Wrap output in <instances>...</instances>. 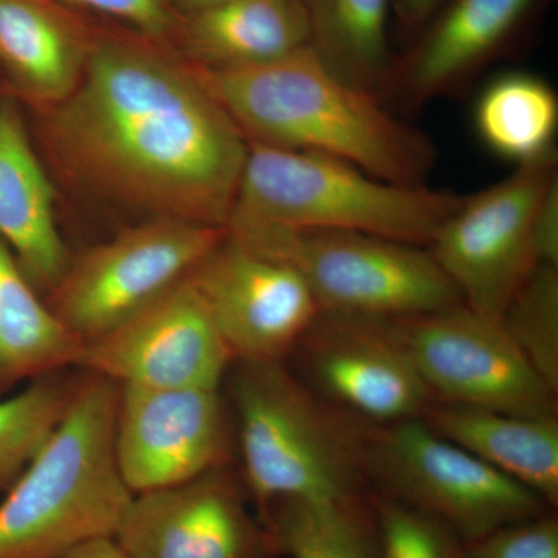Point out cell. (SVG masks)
Segmentation results:
<instances>
[{
    "mask_svg": "<svg viewBox=\"0 0 558 558\" xmlns=\"http://www.w3.org/2000/svg\"><path fill=\"white\" fill-rule=\"evenodd\" d=\"M299 344L315 384L359 416L391 425L428 409L433 395L395 319L319 312Z\"/></svg>",
    "mask_w": 558,
    "mask_h": 558,
    "instance_id": "obj_14",
    "label": "cell"
},
{
    "mask_svg": "<svg viewBox=\"0 0 558 558\" xmlns=\"http://www.w3.org/2000/svg\"><path fill=\"white\" fill-rule=\"evenodd\" d=\"M392 0H310V47L339 78L384 94L396 60L389 50Z\"/></svg>",
    "mask_w": 558,
    "mask_h": 558,
    "instance_id": "obj_22",
    "label": "cell"
},
{
    "mask_svg": "<svg viewBox=\"0 0 558 558\" xmlns=\"http://www.w3.org/2000/svg\"><path fill=\"white\" fill-rule=\"evenodd\" d=\"M245 138L323 154L398 185H427L438 148L373 92L333 75L310 46L247 68L191 65Z\"/></svg>",
    "mask_w": 558,
    "mask_h": 558,
    "instance_id": "obj_2",
    "label": "cell"
},
{
    "mask_svg": "<svg viewBox=\"0 0 558 558\" xmlns=\"http://www.w3.org/2000/svg\"><path fill=\"white\" fill-rule=\"evenodd\" d=\"M227 230L153 218L70 260L51 310L81 341L97 339L191 277Z\"/></svg>",
    "mask_w": 558,
    "mask_h": 558,
    "instance_id": "obj_8",
    "label": "cell"
},
{
    "mask_svg": "<svg viewBox=\"0 0 558 558\" xmlns=\"http://www.w3.org/2000/svg\"><path fill=\"white\" fill-rule=\"evenodd\" d=\"M395 322L432 395L473 409L556 416L557 396L532 369L501 322L462 303Z\"/></svg>",
    "mask_w": 558,
    "mask_h": 558,
    "instance_id": "obj_10",
    "label": "cell"
},
{
    "mask_svg": "<svg viewBox=\"0 0 558 558\" xmlns=\"http://www.w3.org/2000/svg\"><path fill=\"white\" fill-rule=\"evenodd\" d=\"M462 558H558V521L543 513L497 529L464 545Z\"/></svg>",
    "mask_w": 558,
    "mask_h": 558,
    "instance_id": "obj_29",
    "label": "cell"
},
{
    "mask_svg": "<svg viewBox=\"0 0 558 558\" xmlns=\"http://www.w3.org/2000/svg\"><path fill=\"white\" fill-rule=\"evenodd\" d=\"M427 424L444 438L537 494L546 505H557L556 416H519L446 403L427 409Z\"/></svg>",
    "mask_w": 558,
    "mask_h": 558,
    "instance_id": "obj_20",
    "label": "cell"
},
{
    "mask_svg": "<svg viewBox=\"0 0 558 558\" xmlns=\"http://www.w3.org/2000/svg\"><path fill=\"white\" fill-rule=\"evenodd\" d=\"M473 123L484 146L515 165L553 153L558 128V98L537 75L512 72L481 92Z\"/></svg>",
    "mask_w": 558,
    "mask_h": 558,
    "instance_id": "obj_23",
    "label": "cell"
},
{
    "mask_svg": "<svg viewBox=\"0 0 558 558\" xmlns=\"http://www.w3.org/2000/svg\"><path fill=\"white\" fill-rule=\"evenodd\" d=\"M231 238L292 266L322 312L405 319L462 303L421 245L330 230H267Z\"/></svg>",
    "mask_w": 558,
    "mask_h": 558,
    "instance_id": "obj_6",
    "label": "cell"
},
{
    "mask_svg": "<svg viewBox=\"0 0 558 558\" xmlns=\"http://www.w3.org/2000/svg\"><path fill=\"white\" fill-rule=\"evenodd\" d=\"M501 325L553 395L558 392V267L537 266L510 300Z\"/></svg>",
    "mask_w": 558,
    "mask_h": 558,
    "instance_id": "obj_26",
    "label": "cell"
},
{
    "mask_svg": "<svg viewBox=\"0 0 558 558\" xmlns=\"http://www.w3.org/2000/svg\"><path fill=\"white\" fill-rule=\"evenodd\" d=\"M446 0H392V11L398 17L400 27L407 32H417L428 24L438 13Z\"/></svg>",
    "mask_w": 558,
    "mask_h": 558,
    "instance_id": "obj_31",
    "label": "cell"
},
{
    "mask_svg": "<svg viewBox=\"0 0 558 558\" xmlns=\"http://www.w3.org/2000/svg\"><path fill=\"white\" fill-rule=\"evenodd\" d=\"M119 385L86 373L49 442L0 497V558H61L113 538L134 494L113 449Z\"/></svg>",
    "mask_w": 558,
    "mask_h": 558,
    "instance_id": "obj_3",
    "label": "cell"
},
{
    "mask_svg": "<svg viewBox=\"0 0 558 558\" xmlns=\"http://www.w3.org/2000/svg\"><path fill=\"white\" fill-rule=\"evenodd\" d=\"M532 247L537 266L558 267V178L539 201L532 227Z\"/></svg>",
    "mask_w": 558,
    "mask_h": 558,
    "instance_id": "obj_30",
    "label": "cell"
},
{
    "mask_svg": "<svg viewBox=\"0 0 558 558\" xmlns=\"http://www.w3.org/2000/svg\"><path fill=\"white\" fill-rule=\"evenodd\" d=\"M277 553L290 558H379L377 531L359 499H282L267 509Z\"/></svg>",
    "mask_w": 558,
    "mask_h": 558,
    "instance_id": "obj_24",
    "label": "cell"
},
{
    "mask_svg": "<svg viewBox=\"0 0 558 558\" xmlns=\"http://www.w3.org/2000/svg\"><path fill=\"white\" fill-rule=\"evenodd\" d=\"M537 0H453L395 69L381 100L411 112L475 78L519 32Z\"/></svg>",
    "mask_w": 558,
    "mask_h": 558,
    "instance_id": "obj_16",
    "label": "cell"
},
{
    "mask_svg": "<svg viewBox=\"0 0 558 558\" xmlns=\"http://www.w3.org/2000/svg\"><path fill=\"white\" fill-rule=\"evenodd\" d=\"M222 2H226V0H170L172 9L175 10L179 16L209 9V7L219 5Z\"/></svg>",
    "mask_w": 558,
    "mask_h": 558,
    "instance_id": "obj_33",
    "label": "cell"
},
{
    "mask_svg": "<svg viewBox=\"0 0 558 558\" xmlns=\"http://www.w3.org/2000/svg\"><path fill=\"white\" fill-rule=\"evenodd\" d=\"M556 178V150L517 165L501 182L462 196L436 231L429 255L470 310L501 322L510 300L537 267L532 227L539 201Z\"/></svg>",
    "mask_w": 558,
    "mask_h": 558,
    "instance_id": "obj_9",
    "label": "cell"
},
{
    "mask_svg": "<svg viewBox=\"0 0 558 558\" xmlns=\"http://www.w3.org/2000/svg\"><path fill=\"white\" fill-rule=\"evenodd\" d=\"M3 94H2V87H0V101H2Z\"/></svg>",
    "mask_w": 558,
    "mask_h": 558,
    "instance_id": "obj_34",
    "label": "cell"
},
{
    "mask_svg": "<svg viewBox=\"0 0 558 558\" xmlns=\"http://www.w3.org/2000/svg\"><path fill=\"white\" fill-rule=\"evenodd\" d=\"M61 7L78 14H98L126 28L132 36L165 44L174 38L179 25V14L170 0H53Z\"/></svg>",
    "mask_w": 558,
    "mask_h": 558,
    "instance_id": "obj_28",
    "label": "cell"
},
{
    "mask_svg": "<svg viewBox=\"0 0 558 558\" xmlns=\"http://www.w3.org/2000/svg\"><path fill=\"white\" fill-rule=\"evenodd\" d=\"M54 191L16 100L0 101V240L33 284L54 289L70 266Z\"/></svg>",
    "mask_w": 558,
    "mask_h": 558,
    "instance_id": "obj_18",
    "label": "cell"
},
{
    "mask_svg": "<svg viewBox=\"0 0 558 558\" xmlns=\"http://www.w3.org/2000/svg\"><path fill=\"white\" fill-rule=\"evenodd\" d=\"M190 278L240 362H281L322 312L299 271L229 234Z\"/></svg>",
    "mask_w": 558,
    "mask_h": 558,
    "instance_id": "obj_13",
    "label": "cell"
},
{
    "mask_svg": "<svg viewBox=\"0 0 558 558\" xmlns=\"http://www.w3.org/2000/svg\"><path fill=\"white\" fill-rule=\"evenodd\" d=\"M43 131L65 170L102 196L226 229L248 140L159 44L94 31L78 86L46 110Z\"/></svg>",
    "mask_w": 558,
    "mask_h": 558,
    "instance_id": "obj_1",
    "label": "cell"
},
{
    "mask_svg": "<svg viewBox=\"0 0 558 558\" xmlns=\"http://www.w3.org/2000/svg\"><path fill=\"white\" fill-rule=\"evenodd\" d=\"M128 558H270L269 529L253 519L222 469L132 497L116 534Z\"/></svg>",
    "mask_w": 558,
    "mask_h": 558,
    "instance_id": "obj_15",
    "label": "cell"
},
{
    "mask_svg": "<svg viewBox=\"0 0 558 558\" xmlns=\"http://www.w3.org/2000/svg\"><path fill=\"white\" fill-rule=\"evenodd\" d=\"M362 457L391 498L438 520L464 545L545 513L537 494L417 417L377 432Z\"/></svg>",
    "mask_w": 558,
    "mask_h": 558,
    "instance_id": "obj_7",
    "label": "cell"
},
{
    "mask_svg": "<svg viewBox=\"0 0 558 558\" xmlns=\"http://www.w3.org/2000/svg\"><path fill=\"white\" fill-rule=\"evenodd\" d=\"M113 449L134 495L222 469L230 442L219 389L119 385Z\"/></svg>",
    "mask_w": 558,
    "mask_h": 558,
    "instance_id": "obj_12",
    "label": "cell"
},
{
    "mask_svg": "<svg viewBox=\"0 0 558 558\" xmlns=\"http://www.w3.org/2000/svg\"><path fill=\"white\" fill-rule=\"evenodd\" d=\"M94 31L53 0H0L3 97L49 110L78 86Z\"/></svg>",
    "mask_w": 558,
    "mask_h": 558,
    "instance_id": "obj_17",
    "label": "cell"
},
{
    "mask_svg": "<svg viewBox=\"0 0 558 558\" xmlns=\"http://www.w3.org/2000/svg\"><path fill=\"white\" fill-rule=\"evenodd\" d=\"M73 388L75 381L57 373L0 398V497L49 442L68 411Z\"/></svg>",
    "mask_w": 558,
    "mask_h": 558,
    "instance_id": "obj_25",
    "label": "cell"
},
{
    "mask_svg": "<svg viewBox=\"0 0 558 558\" xmlns=\"http://www.w3.org/2000/svg\"><path fill=\"white\" fill-rule=\"evenodd\" d=\"M38 290L0 240V398L78 362L83 343Z\"/></svg>",
    "mask_w": 558,
    "mask_h": 558,
    "instance_id": "obj_21",
    "label": "cell"
},
{
    "mask_svg": "<svg viewBox=\"0 0 558 558\" xmlns=\"http://www.w3.org/2000/svg\"><path fill=\"white\" fill-rule=\"evenodd\" d=\"M174 38L196 68L264 64L310 46V0H226L179 16Z\"/></svg>",
    "mask_w": 558,
    "mask_h": 558,
    "instance_id": "obj_19",
    "label": "cell"
},
{
    "mask_svg": "<svg viewBox=\"0 0 558 558\" xmlns=\"http://www.w3.org/2000/svg\"><path fill=\"white\" fill-rule=\"evenodd\" d=\"M229 347L191 278L97 339L81 344L76 368L117 385L219 389Z\"/></svg>",
    "mask_w": 558,
    "mask_h": 558,
    "instance_id": "obj_11",
    "label": "cell"
},
{
    "mask_svg": "<svg viewBox=\"0 0 558 558\" xmlns=\"http://www.w3.org/2000/svg\"><path fill=\"white\" fill-rule=\"evenodd\" d=\"M379 558H462L464 543L438 520L395 498L376 502Z\"/></svg>",
    "mask_w": 558,
    "mask_h": 558,
    "instance_id": "obj_27",
    "label": "cell"
},
{
    "mask_svg": "<svg viewBox=\"0 0 558 558\" xmlns=\"http://www.w3.org/2000/svg\"><path fill=\"white\" fill-rule=\"evenodd\" d=\"M61 558H128L116 538H97L70 550Z\"/></svg>",
    "mask_w": 558,
    "mask_h": 558,
    "instance_id": "obj_32",
    "label": "cell"
},
{
    "mask_svg": "<svg viewBox=\"0 0 558 558\" xmlns=\"http://www.w3.org/2000/svg\"><path fill=\"white\" fill-rule=\"evenodd\" d=\"M459 194L398 185L348 161L248 142L247 160L226 230H330L428 247Z\"/></svg>",
    "mask_w": 558,
    "mask_h": 558,
    "instance_id": "obj_4",
    "label": "cell"
},
{
    "mask_svg": "<svg viewBox=\"0 0 558 558\" xmlns=\"http://www.w3.org/2000/svg\"><path fill=\"white\" fill-rule=\"evenodd\" d=\"M245 483L264 513L282 499H359L362 447L279 362L233 380Z\"/></svg>",
    "mask_w": 558,
    "mask_h": 558,
    "instance_id": "obj_5",
    "label": "cell"
}]
</instances>
